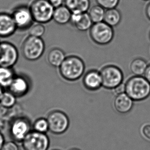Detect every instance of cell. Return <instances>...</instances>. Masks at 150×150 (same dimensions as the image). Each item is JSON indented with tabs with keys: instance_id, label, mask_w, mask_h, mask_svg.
Returning a JSON list of instances; mask_svg holds the SVG:
<instances>
[{
	"instance_id": "cell-1",
	"label": "cell",
	"mask_w": 150,
	"mask_h": 150,
	"mask_svg": "<svg viewBox=\"0 0 150 150\" xmlns=\"http://www.w3.org/2000/svg\"><path fill=\"white\" fill-rule=\"evenodd\" d=\"M125 93L134 101H142L150 95V83L143 76H133L125 83Z\"/></svg>"
},
{
	"instance_id": "cell-2",
	"label": "cell",
	"mask_w": 150,
	"mask_h": 150,
	"mask_svg": "<svg viewBox=\"0 0 150 150\" xmlns=\"http://www.w3.org/2000/svg\"><path fill=\"white\" fill-rule=\"evenodd\" d=\"M59 73L64 79L68 81H75L83 75L85 70L83 61L79 57H66L59 67Z\"/></svg>"
},
{
	"instance_id": "cell-3",
	"label": "cell",
	"mask_w": 150,
	"mask_h": 150,
	"mask_svg": "<svg viewBox=\"0 0 150 150\" xmlns=\"http://www.w3.org/2000/svg\"><path fill=\"white\" fill-rule=\"evenodd\" d=\"M29 7L35 22L44 24L52 20L55 8L49 0H33Z\"/></svg>"
},
{
	"instance_id": "cell-4",
	"label": "cell",
	"mask_w": 150,
	"mask_h": 150,
	"mask_svg": "<svg viewBox=\"0 0 150 150\" xmlns=\"http://www.w3.org/2000/svg\"><path fill=\"white\" fill-rule=\"evenodd\" d=\"M45 45L41 38L29 35L22 46L23 56L27 60L34 61L40 59L44 52Z\"/></svg>"
},
{
	"instance_id": "cell-5",
	"label": "cell",
	"mask_w": 150,
	"mask_h": 150,
	"mask_svg": "<svg viewBox=\"0 0 150 150\" xmlns=\"http://www.w3.org/2000/svg\"><path fill=\"white\" fill-rule=\"evenodd\" d=\"M100 72L102 79V86L105 89H114L123 82V73L121 69L116 66H106Z\"/></svg>"
},
{
	"instance_id": "cell-6",
	"label": "cell",
	"mask_w": 150,
	"mask_h": 150,
	"mask_svg": "<svg viewBox=\"0 0 150 150\" xmlns=\"http://www.w3.org/2000/svg\"><path fill=\"white\" fill-rule=\"evenodd\" d=\"M92 40L98 45L109 44L113 39L114 33L113 27L105 22L94 23L89 30Z\"/></svg>"
},
{
	"instance_id": "cell-7",
	"label": "cell",
	"mask_w": 150,
	"mask_h": 150,
	"mask_svg": "<svg viewBox=\"0 0 150 150\" xmlns=\"http://www.w3.org/2000/svg\"><path fill=\"white\" fill-rule=\"evenodd\" d=\"M11 14L18 29L28 30L35 22L29 5H21L16 6Z\"/></svg>"
},
{
	"instance_id": "cell-8",
	"label": "cell",
	"mask_w": 150,
	"mask_h": 150,
	"mask_svg": "<svg viewBox=\"0 0 150 150\" xmlns=\"http://www.w3.org/2000/svg\"><path fill=\"white\" fill-rule=\"evenodd\" d=\"M49 130L55 134H63L69 127V118L63 112L56 110L51 112L47 116Z\"/></svg>"
},
{
	"instance_id": "cell-9",
	"label": "cell",
	"mask_w": 150,
	"mask_h": 150,
	"mask_svg": "<svg viewBox=\"0 0 150 150\" xmlns=\"http://www.w3.org/2000/svg\"><path fill=\"white\" fill-rule=\"evenodd\" d=\"M23 142L25 150H47L50 141L46 133L33 131L29 132Z\"/></svg>"
},
{
	"instance_id": "cell-10",
	"label": "cell",
	"mask_w": 150,
	"mask_h": 150,
	"mask_svg": "<svg viewBox=\"0 0 150 150\" xmlns=\"http://www.w3.org/2000/svg\"><path fill=\"white\" fill-rule=\"evenodd\" d=\"M18 59V50L13 44L8 42L0 43V67L12 68Z\"/></svg>"
},
{
	"instance_id": "cell-11",
	"label": "cell",
	"mask_w": 150,
	"mask_h": 150,
	"mask_svg": "<svg viewBox=\"0 0 150 150\" xmlns=\"http://www.w3.org/2000/svg\"><path fill=\"white\" fill-rule=\"evenodd\" d=\"M30 124L25 117H18L12 120L10 127V134L16 142H22L30 132Z\"/></svg>"
},
{
	"instance_id": "cell-12",
	"label": "cell",
	"mask_w": 150,
	"mask_h": 150,
	"mask_svg": "<svg viewBox=\"0 0 150 150\" xmlns=\"http://www.w3.org/2000/svg\"><path fill=\"white\" fill-rule=\"evenodd\" d=\"M17 29L11 14L6 12H0V37H10Z\"/></svg>"
},
{
	"instance_id": "cell-13",
	"label": "cell",
	"mask_w": 150,
	"mask_h": 150,
	"mask_svg": "<svg viewBox=\"0 0 150 150\" xmlns=\"http://www.w3.org/2000/svg\"><path fill=\"white\" fill-rule=\"evenodd\" d=\"M30 84L28 80L22 75L15 76L8 88V90L16 98L26 95L29 90Z\"/></svg>"
},
{
	"instance_id": "cell-14",
	"label": "cell",
	"mask_w": 150,
	"mask_h": 150,
	"mask_svg": "<svg viewBox=\"0 0 150 150\" xmlns=\"http://www.w3.org/2000/svg\"><path fill=\"white\" fill-rule=\"evenodd\" d=\"M70 23L73 26L81 31L90 30L93 23L88 12L72 13Z\"/></svg>"
},
{
	"instance_id": "cell-15",
	"label": "cell",
	"mask_w": 150,
	"mask_h": 150,
	"mask_svg": "<svg viewBox=\"0 0 150 150\" xmlns=\"http://www.w3.org/2000/svg\"><path fill=\"white\" fill-rule=\"evenodd\" d=\"M134 100L124 92L116 95L114 100V107L120 113H127L132 110Z\"/></svg>"
},
{
	"instance_id": "cell-16",
	"label": "cell",
	"mask_w": 150,
	"mask_h": 150,
	"mask_svg": "<svg viewBox=\"0 0 150 150\" xmlns=\"http://www.w3.org/2000/svg\"><path fill=\"white\" fill-rule=\"evenodd\" d=\"M83 84L86 89L91 91L99 89L102 86V79L99 71L91 70L83 78Z\"/></svg>"
},
{
	"instance_id": "cell-17",
	"label": "cell",
	"mask_w": 150,
	"mask_h": 150,
	"mask_svg": "<svg viewBox=\"0 0 150 150\" xmlns=\"http://www.w3.org/2000/svg\"><path fill=\"white\" fill-rule=\"evenodd\" d=\"M64 5L72 13L87 12L91 7L90 0H65Z\"/></svg>"
},
{
	"instance_id": "cell-18",
	"label": "cell",
	"mask_w": 150,
	"mask_h": 150,
	"mask_svg": "<svg viewBox=\"0 0 150 150\" xmlns=\"http://www.w3.org/2000/svg\"><path fill=\"white\" fill-rule=\"evenodd\" d=\"M72 12L66 6L63 5L55 8L53 20L57 24L64 25L70 23Z\"/></svg>"
},
{
	"instance_id": "cell-19",
	"label": "cell",
	"mask_w": 150,
	"mask_h": 150,
	"mask_svg": "<svg viewBox=\"0 0 150 150\" xmlns=\"http://www.w3.org/2000/svg\"><path fill=\"white\" fill-rule=\"evenodd\" d=\"M65 53L59 48H53L49 51L47 54V61L49 64L55 68L60 67L66 59Z\"/></svg>"
},
{
	"instance_id": "cell-20",
	"label": "cell",
	"mask_w": 150,
	"mask_h": 150,
	"mask_svg": "<svg viewBox=\"0 0 150 150\" xmlns=\"http://www.w3.org/2000/svg\"><path fill=\"white\" fill-rule=\"evenodd\" d=\"M122 19V15L120 10L116 8L105 10L103 22L110 26H117L120 24Z\"/></svg>"
},
{
	"instance_id": "cell-21",
	"label": "cell",
	"mask_w": 150,
	"mask_h": 150,
	"mask_svg": "<svg viewBox=\"0 0 150 150\" xmlns=\"http://www.w3.org/2000/svg\"><path fill=\"white\" fill-rule=\"evenodd\" d=\"M148 66L146 61L142 58H136L132 60L130 64L131 72L134 76H143Z\"/></svg>"
},
{
	"instance_id": "cell-22",
	"label": "cell",
	"mask_w": 150,
	"mask_h": 150,
	"mask_svg": "<svg viewBox=\"0 0 150 150\" xmlns=\"http://www.w3.org/2000/svg\"><path fill=\"white\" fill-rule=\"evenodd\" d=\"M15 76L12 68L0 67V86L8 89Z\"/></svg>"
},
{
	"instance_id": "cell-23",
	"label": "cell",
	"mask_w": 150,
	"mask_h": 150,
	"mask_svg": "<svg viewBox=\"0 0 150 150\" xmlns=\"http://www.w3.org/2000/svg\"><path fill=\"white\" fill-rule=\"evenodd\" d=\"M87 12L92 22L94 24L103 22L105 9L97 4L91 7Z\"/></svg>"
},
{
	"instance_id": "cell-24",
	"label": "cell",
	"mask_w": 150,
	"mask_h": 150,
	"mask_svg": "<svg viewBox=\"0 0 150 150\" xmlns=\"http://www.w3.org/2000/svg\"><path fill=\"white\" fill-rule=\"evenodd\" d=\"M16 103V97L11 92H3L0 100V105L5 109H10L14 107Z\"/></svg>"
},
{
	"instance_id": "cell-25",
	"label": "cell",
	"mask_w": 150,
	"mask_h": 150,
	"mask_svg": "<svg viewBox=\"0 0 150 150\" xmlns=\"http://www.w3.org/2000/svg\"><path fill=\"white\" fill-rule=\"evenodd\" d=\"M28 30L29 35L37 38L42 37L44 35L46 31L45 26L43 24L39 23H36L35 24L33 23Z\"/></svg>"
},
{
	"instance_id": "cell-26",
	"label": "cell",
	"mask_w": 150,
	"mask_h": 150,
	"mask_svg": "<svg viewBox=\"0 0 150 150\" xmlns=\"http://www.w3.org/2000/svg\"><path fill=\"white\" fill-rule=\"evenodd\" d=\"M33 129L35 131L42 133H46L49 130V125L47 118H40L35 122Z\"/></svg>"
},
{
	"instance_id": "cell-27",
	"label": "cell",
	"mask_w": 150,
	"mask_h": 150,
	"mask_svg": "<svg viewBox=\"0 0 150 150\" xmlns=\"http://www.w3.org/2000/svg\"><path fill=\"white\" fill-rule=\"evenodd\" d=\"M98 5L105 10L116 8L120 3V0H96Z\"/></svg>"
},
{
	"instance_id": "cell-28",
	"label": "cell",
	"mask_w": 150,
	"mask_h": 150,
	"mask_svg": "<svg viewBox=\"0 0 150 150\" xmlns=\"http://www.w3.org/2000/svg\"><path fill=\"white\" fill-rule=\"evenodd\" d=\"M141 132L145 138L150 140V123H146L142 125Z\"/></svg>"
},
{
	"instance_id": "cell-29",
	"label": "cell",
	"mask_w": 150,
	"mask_h": 150,
	"mask_svg": "<svg viewBox=\"0 0 150 150\" xmlns=\"http://www.w3.org/2000/svg\"><path fill=\"white\" fill-rule=\"evenodd\" d=\"M1 150H18V148L14 142H8L3 144Z\"/></svg>"
},
{
	"instance_id": "cell-30",
	"label": "cell",
	"mask_w": 150,
	"mask_h": 150,
	"mask_svg": "<svg viewBox=\"0 0 150 150\" xmlns=\"http://www.w3.org/2000/svg\"><path fill=\"white\" fill-rule=\"evenodd\" d=\"M49 1L55 8L64 5L65 0H49Z\"/></svg>"
},
{
	"instance_id": "cell-31",
	"label": "cell",
	"mask_w": 150,
	"mask_h": 150,
	"mask_svg": "<svg viewBox=\"0 0 150 150\" xmlns=\"http://www.w3.org/2000/svg\"><path fill=\"white\" fill-rule=\"evenodd\" d=\"M113 90L115 91L116 95L125 92V83L124 84V83H122L121 85L118 86L117 87H116L113 89Z\"/></svg>"
},
{
	"instance_id": "cell-32",
	"label": "cell",
	"mask_w": 150,
	"mask_h": 150,
	"mask_svg": "<svg viewBox=\"0 0 150 150\" xmlns=\"http://www.w3.org/2000/svg\"><path fill=\"white\" fill-rule=\"evenodd\" d=\"M144 75V77L150 83V64H148V66Z\"/></svg>"
},
{
	"instance_id": "cell-33",
	"label": "cell",
	"mask_w": 150,
	"mask_h": 150,
	"mask_svg": "<svg viewBox=\"0 0 150 150\" xmlns=\"http://www.w3.org/2000/svg\"><path fill=\"white\" fill-rule=\"evenodd\" d=\"M146 14L149 20L150 21V2H149L146 7Z\"/></svg>"
},
{
	"instance_id": "cell-34",
	"label": "cell",
	"mask_w": 150,
	"mask_h": 150,
	"mask_svg": "<svg viewBox=\"0 0 150 150\" xmlns=\"http://www.w3.org/2000/svg\"><path fill=\"white\" fill-rule=\"evenodd\" d=\"M4 139L2 134L0 133V150H1L2 146L4 144Z\"/></svg>"
},
{
	"instance_id": "cell-35",
	"label": "cell",
	"mask_w": 150,
	"mask_h": 150,
	"mask_svg": "<svg viewBox=\"0 0 150 150\" xmlns=\"http://www.w3.org/2000/svg\"><path fill=\"white\" fill-rule=\"evenodd\" d=\"M3 88H2L1 86H0V100H1V96H2V94L3 93Z\"/></svg>"
},
{
	"instance_id": "cell-36",
	"label": "cell",
	"mask_w": 150,
	"mask_h": 150,
	"mask_svg": "<svg viewBox=\"0 0 150 150\" xmlns=\"http://www.w3.org/2000/svg\"><path fill=\"white\" fill-rule=\"evenodd\" d=\"M70 150H79V149H71Z\"/></svg>"
},
{
	"instance_id": "cell-37",
	"label": "cell",
	"mask_w": 150,
	"mask_h": 150,
	"mask_svg": "<svg viewBox=\"0 0 150 150\" xmlns=\"http://www.w3.org/2000/svg\"><path fill=\"white\" fill-rule=\"evenodd\" d=\"M143 1H149L150 0H143Z\"/></svg>"
},
{
	"instance_id": "cell-38",
	"label": "cell",
	"mask_w": 150,
	"mask_h": 150,
	"mask_svg": "<svg viewBox=\"0 0 150 150\" xmlns=\"http://www.w3.org/2000/svg\"></svg>"
},
{
	"instance_id": "cell-39",
	"label": "cell",
	"mask_w": 150,
	"mask_h": 150,
	"mask_svg": "<svg viewBox=\"0 0 150 150\" xmlns=\"http://www.w3.org/2000/svg\"><path fill=\"white\" fill-rule=\"evenodd\" d=\"M0 43H1V42H0Z\"/></svg>"
}]
</instances>
